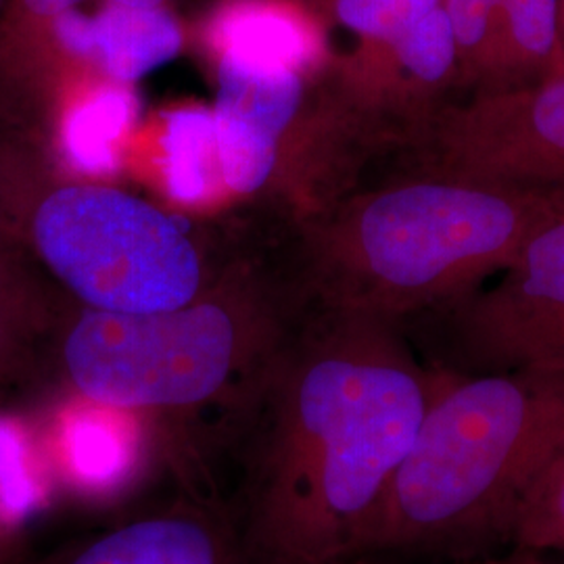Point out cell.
Segmentation results:
<instances>
[{"mask_svg":"<svg viewBox=\"0 0 564 564\" xmlns=\"http://www.w3.org/2000/svg\"><path fill=\"white\" fill-rule=\"evenodd\" d=\"M18 547H20V544H15V542H9V540L0 538V564L9 563Z\"/></svg>","mask_w":564,"mask_h":564,"instance_id":"23","label":"cell"},{"mask_svg":"<svg viewBox=\"0 0 564 564\" xmlns=\"http://www.w3.org/2000/svg\"><path fill=\"white\" fill-rule=\"evenodd\" d=\"M39 431L57 487L78 494L123 484L141 456L137 414L80 395L55 410Z\"/></svg>","mask_w":564,"mask_h":564,"instance_id":"11","label":"cell"},{"mask_svg":"<svg viewBox=\"0 0 564 564\" xmlns=\"http://www.w3.org/2000/svg\"><path fill=\"white\" fill-rule=\"evenodd\" d=\"M245 347V324L220 303L86 310L63 341V366L84 400L130 414L191 410L223 393Z\"/></svg>","mask_w":564,"mask_h":564,"instance_id":"5","label":"cell"},{"mask_svg":"<svg viewBox=\"0 0 564 564\" xmlns=\"http://www.w3.org/2000/svg\"><path fill=\"white\" fill-rule=\"evenodd\" d=\"M558 220L564 188L421 174L370 197L341 230V260L354 274L345 312L387 321L437 310L500 274Z\"/></svg>","mask_w":564,"mask_h":564,"instance_id":"3","label":"cell"},{"mask_svg":"<svg viewBox=\"0 0 564 564\" xmlns=\"http://www.w3.org/2000/svg\"><path fill=\"white\" fill-rule=\"evenodd\" d=\"M351 564H370L368 561H358V563H351Z\"/></svg>","mask_w":564,"mask_h":564,"instance_id":"26","label":"cell"},{"mask_svg":"<svg viewBox=\"0 0 564 564\" xmlns=\"http://www.w3.org/2000/svg\"><path fill=\"white\" fill-rule=\"evenodd\" d=\"M370 563V561H368ZM370 564H379V563H370ZM464 564H545L542 558H540V554H535V552H527V550H517L514 547V552L510 554V556H505V558H485V561H470V563Z\"/></svg>","mask_w":564,"mask_h":564,"instance_id":"22","label":"cell"},{"mask_svg":"<svg viewBox=\"0 0 564 564\" xmlns=\"http://www.w3.org/2000/svg\"><path fill=\"white\" fill-rule=\"evenodd\" d=\"M20 330L21 323L13 302L0 291V366L9 362L13 349L18 347Z\"/></svg>","mask_w":564,"mask_h":564,"instance_id":"21","label":"cell"},{"mask_svg":"<svg viewBox=\"0 0 564 564\" xmlns=\"http://www.w3.org/2000/svg\"><path fill=\"white\" fill-rule=\"evenodd\" d=\"M564 74L558 0H500L494 34L470 93Z\"/></svg>","mask_w":564,"mask_h":564,"instance_id":"13","label":"cell"},{"mask_svg":"<svg viewBox=\"0 0 564 564\" xmlns=\"http://www.w3.org/2000/svg\"><path fill=\"white\" fill-rule=\"evenodd\" d=\"M39 564H251L235 517L181 500L63 547Z\"/></svg>","mask_w":564,"mask_h":564,"instance_id":"9","label":"cell"},{"mask_svg":"<svg viewBox=\"0 0 564 564\" xmlns=\"http://www.w3.org/2000/svg\"><path fill=\"white\" fill-rule=\"evenodd\" d=\"M435 384L383 318L347 314L312 345L249 444L237 523L251 564L362 561Z\"/></svg>","mask_w":564,"mask_h":564,"instance_id":"1","label":"cell"},{"mask_svg":"<svg viewBox=\"0 0 564 564\" xmlns=\"http://www.w3.org/2000/svg\"><path fill=\"white\" fill-rule=\"evenodd\" d=\"M57 489L39 424L0 412V538L20 544Z\"/></svg>","mask_w":564,"mask_h":564,"instance_id":"14","label":"cell"},{"mask_svg":"<svg viewBox=\"0 0 564 564\" xmlns=\"http://www.w3.org/2000/svg\"><path fill=\"white\" fill-rule=\"evenodd\" d=\"M216 141L224 181L237 193L260 188L276 144L302 102L300 72L220 55Z\"/></svg>","mask_w":564,"mask_h":564,"instance_id":"8","label":"cell"},{"mask_svg":"<svg viewBox=\"0 0 564 564\" xmlns=\"http://www.w3.org/2000/svg\"><path fill=\"white\" fill-rule=\"evenodd\" d=\"M214 155L218 158L214 113L202 107H191L167 116L163 174L167 191L176 202L197 203L207 197Z\"/></svg>","mask_w":564,"mask_h":564,"instance_id":"16","label":"cell"},{"mask_svg":"<svg viewBox=\"0 0 564 564\" xmlns=\"http://www.w3.org/2000/svg\"><path fill=\"white\" fill-rule=\"evenodd\" d=\"M563 444L564 368H437L435 393L362 561L387 554L470 563L510 544L524 496Z\"/></svg>","mask_w":564,"mask_h":564,"instance_id":"2","label":"cell"},{"mask_svg":"<svg viewBox=\"0 0 564 564\" xmlns=\"http://www.w3.org/2000/svg\"><path fill=\"white\" fill-rule=\"evenodd\" d=\"M410 130L421 174L564 188V74L447 99Z\"/></svg>","mask_w":564,"mask_h":564,"instance_id":"7","label":"cell"},{"mask_svg":"<svg viewBox=\"0 0 564 564\" xmlns=\"http://www.w3.org/2000/svg\"><path fill=\"white\" fill-rule=\"evenodd\" d=\"M510 545L535 554H564V444L524 496Z\"/></svg>","mask_w":564,"mask_h":564,"instance_id":"17","label":"cell"},{"mask_svg":"<svg viewBox=\"0 0 564 564\" xmlns=\"http://www.w3.org/2000/svg\"><path fill=\"white\" fill-rule=\"evenodd\" d=\"M84 0H9L2 18L0 30L4 34H34L41 30L46 21L57 18L63 11L78 9ZM118 4H132V7H162L165 0H107Z\"/></svg>","mask_w":564,"mask_h":564,"instance_id":"20","label":"cell"},{"mask_svg":"<svg viewBox=\"0 0 564 564\" xmlns=\"http://www.w3.org/2000/svg\"><path fill=\"white\" fill-rule=\"evenodd\" d=\"M433 366L454 375L564 368V220L531 237L491 286L431 310Z\"/></svg>","mask_w":564,"mask_h":564,"instance_id":"6","label":"cell"},{"mask_svg":"<svg viewBox=\"0 0 564 564\" xmlns=\"http://www.w3.org/2000/svg\"><path fill=\"white\" fill-rule=\"evenodd\" d=\"M500 0H442L458 51V88H473L481 72Z\"/></svg>","mask_w":564,"mask_h":564,"instance_id":"19","label":"cell"},{"mask_svg":"<svg viewBox=\"0 0 564 564\" xmlns=\"http://www.w3.org/2000/svg\"><path fill=\"white\" fill-rule=\"evenodd\" d=\"M74 59L99 65L113 80L132 82L174 59L182 46L181 25L162 7L105 2L95 15L63 11L41 30Z\"/></svg>","mask_w":564,"mask_h":564,"instance_id":"10","label":"cell"},{"mask_svg":"<svg viewBox=\"0 0 564 564\" xmlns=\"http://www.w3.org/2000/svg\"><path fill=\"white\" fill-rule=\"evenodd\" d=\"M558 20H561V41L564 48V0H558Z\"/></svg>","mask_w":564,"mask_h":564,"instance_id":"24","label":"cell"},{"mask_svg":"<svg viewBox=\"0 0 564 564\" xmlns=\"http://www.w3.org/2000/svg\"><path fill=\"white\" fill-rule=\"evenodd\" d=\"M207 39L220 55L293 72L323 53L318 25L289 0H226L207 23Z\"/></svg>","mask_w":564,"mask_h":564,"instance_id":"12","label":"cell"},{"mask_svg":"<svg viewBox=\"0 0 564 564\" xmlns=\"http://www.w3.org/2000/svg\"><path fill=\"white\" fill-rule=\"evenodd\" d=\"M7 4H9V0H0V18H2V13H4Z\"/></svg>","mask_w":564,"mask_h":564,"instance_id":"25","label":"cell"},{"mask_svg":"<svg viewBox=\"0 0 564 564\" xmlns=\"http://www.w3.org/2000/svg\"><path fill=\"white\" fill-rule=\"evenodd\" d=\"M139 116L137 95L120 84L101 86L65 116L61 151L86 176H109L118 167V144Z\"/></svg>","mask_w":564,"mask_h":564,"instance_id":"15","label":"cell"},{"mask_svg":"<svg viewBox=\"0 0 564 564\" xmlns=\"http://www.w3.org/2000/svg\"><path fill=\"white\" fill-rule=\"evenodd\" d=\"M442 0H335V18L364 44L398 41Z\"/></svg>","mask_w":564,"mask_h":564,"instance_id":"18","label":"cell"},{"mask_svg":"<svg viewBox=\"0 0 564 564\" xmlns=\"http://www.w3.org/2000/svg\"><path fill=\"white\" fill-rule=\"evenodd\" d=\"M30 237L90 310L165 312L195 300L199 260L174 218L118 191L61 186L41 197Z\"/></svg>","mask_w":564,"mask_h":564,"instance_id":"4","label":"cell"}]
</instances>
